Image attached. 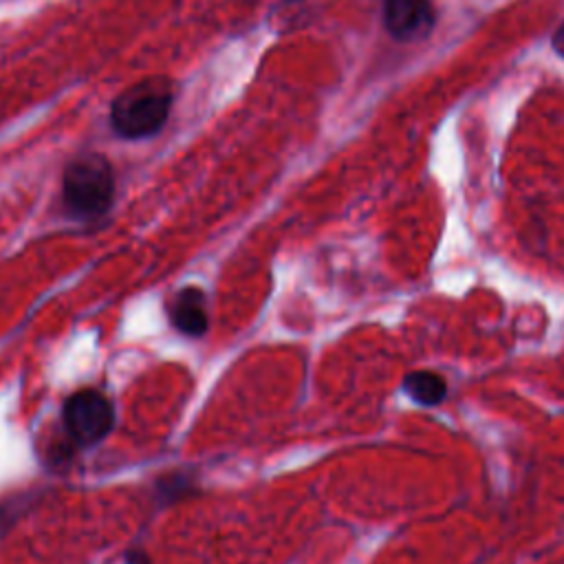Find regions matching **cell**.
I'll use <instances>...</instances> for the list:
<instances>
[{"label": "cell", "mask_w": 564, "mask_h": 564, "mask_svg": "<svg viewBox=\"0 0 564 564\" xmlns=\"http://www.w3.org/2000/svg\"><path fill=\"white\" fill-rule=\"evenodd\" d=\"M174 86L163 75L143 77L123 88L110 104V128L117 137L139 141L154 137L170 119Z\"/></svg>", "instance_id": "6da1fadb"}, {"label": "cell", "mask_w": 564, "mask_h": 564, "mask_svg": "<svg viewBox=\"0 0 564 564\" xmlns=\"http://www.w3.org/2000/svg\"><path fill=\"white\" fill-rule=\"evenodd\" d=\"M115 200V170L106 154L82 152L62 172V209L79 223L106 216Z\"/></svg>", "instance_id": "7a4b0ae2"}, {"label": "cell", "mask_w": 564, "mask_h": 564, "mask_svg": "<svg viewBox=\"0 0 564 564\" xmlns=\"http://www.w3.org/2000/svg\"><path fill=\"white\" fill-rule=\"evenodd\" d=\"M62 423L66 436L79 445L90 447L104 441L115 425V408L110 399L95 390L82 388L75 390L62 405Z\"/></svg>", "instance_id": "3957f363"}, {"label": "cell", "mask_w": 564, "mask_h": 564, "mask_svg": "<svg viewBox=\"0 0 564 564\" xmlns=\"http://www.w3.org/2000/svg\"><path fill=\"white\" fill-rule=\"evenodd\" d=\"M434 20L430 0H383V24L394 40L410 42L425 37Z\"/></svg>", "instance_id": "277c9868"}, {"label": "cell", "mask_w": 564, "mask_h": 564, "mask_svg": "<svg viewBox=\"0 0 564 564\" xmlns=\"http://www.w3.org/2000/svg\"><path fill=\"white\" fill-rule=\"evenodd\" d=\"M167 315L172 326L187 335V337H200L207 330L209 324V311H207V297L205 291L198 286H185L181 289L170 306H167Z\"/></svg>", "instance_id": "5b68a950"}, {"label": "cell", "mask_w": 564, "mask_h": 564, "mask_svg": "<svg viewBox=\"0 0 564 564\" xmlns=\"http://www.w3.org/2000/svg\"><path fill=\"white\" fill-rule=\"evenodd\" d=\"M403 390L421 405H436L447 394V383L432 370H412L403 377Z\"/></svg>", "instance_id": "8992f818"}, {"label": "cell", "mask_w": 564, "mask_h": 564, "mask_svg": "<svg viewBox=\"0 0 564 564\" xmlns=\"http://www.w3.org/2000/svg\"><path fill=\"white\" fill-rule=\"evenodd\" d=\"M194 489V480L189 474L185 471H172V474H163L156 482H154V491H156V500L163 505H170L174 500H181L183 496H187Z\"/></svg>", "instance_id": "52a82bcc"}, {"label": "cell", "mask_w": 564, "mask_h": 564, "mask_svg": "<svg viewBox=\"0 0 564 564\" xmlns=\"http://www.w3.org/2000/svg\"><path fill=\"white\" fill-rule=\"evenodd\" d=\"M126 564H152V560L143 549H130L126 551Z\"/></svg>", "instance_id": "ba28073f"}, {"label": "cell", "mask_w": 564, "mask_h": 564, "mask_svg": "<svg viewBox=\"0 0 564 564\" xmlns=\"http://www.w3.org/2000/svg\"><path fill=\"white\" fill-rule=\"evenodd\" d=\"M553 48L564 57V22L557 26V31L553 33Z\"/></svg>", "instance_id": "9c48e42d"}]
</instances>
